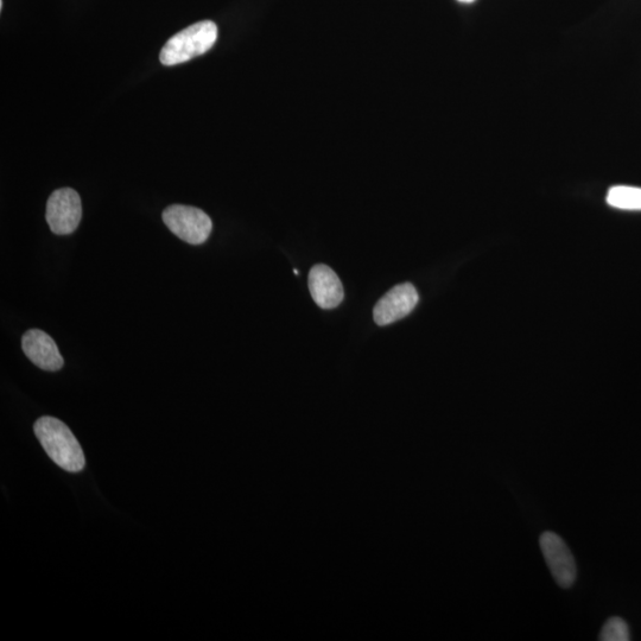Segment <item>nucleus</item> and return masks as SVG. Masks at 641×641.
I'll use <instances>...</instances> for the list:
<instances>
[{"label":"nucleus","mask_w":641,"mask_h":641,"mask_svg":"<svg viewBox=\"0 0 641 641\" xmlns=\"http://www.w3.org/2000/svg\"><path fill=\"white\" fill-rule=\"evenodd\" d=\"M34 430L38 441L57 466L71 473L85 468L84 450L65 423L55 417H41Z\"/></svg>","instance_id":"obj_1"},{"label":"nucleus","mask_w":641,"mask_h":641,"mask_svg":"<svg viewBox=\"0 0 641 641\" xmlns=\"http://www.w3.org/2000/svg\"><path fill=\"white\" fill-rule=\"evenodd\" d=\"M218 27L212 21L190 25L165 43L160 60L164 66H176L206 54L217 42Z\"/></svg>","instance_id":"obj_2"},{"label":"nucleus","mask_w":641,"mask_h":641,"mask_svg":"<svg viewBox=\"0 0 641 641\" xmlns=\"http://www.w3.org/2000/svg\"><path fill=\"white\" fill-rule=\"evenodd\" d=\"M163 221L176 237L190 245L206 243L213 230L211 218L196 207L169 206L163 212Z\"/></svg>","instance_id":"obj_3"},{"label":"nucleus","mask_w":641,"mask_h":641,"mask_svg":"<svg viewBox=\"0 0 641 641\" xmlns=\"http://www.w3.org/2000/svg\"><path fill=\"white\" fill-rule=\"evenodd\" d=\"M82 218V205L78 193L72 188H61L50 195L46 219L50 230L57 236L75 232Z\"/></svg>","instance_id":"obj_4"},{"label":"nucleus","mask_w":641,"mask_h":641,"mask_svg":"<svg viewBox=\"0 0 641 641\" xmlns=\"http://www.w3.org/2000/svg\"><path fill=\"white\" fill-rule=\"evenodd\" d=\"M539 545L557 585L564 589L573 587L577 569L575 558L566 542L555 532L547 531L539 538Z\"/></svg>","instance_id":"obj_5"},{"label":"nucleus","mask_w":641,"mask_h":641,"mask_svg":"<svg viewBox=\"0 0 641 641\" xmlns=\"http://www.w3.org/2000/svg\"><path fill=\"white\" fill-rule=\"evenodd\" d=\"M417 290L411 283H403L392 288L377 302L373 310L374 321L378 326H389L408 316L417 306Z\"/></svg>","instance_id":"obj_6"},{"label":"nucleus","mask_w":641,"mask_h":641,"mask_svg":"<svg viewBox=\"0 0 641 641\" xmlns=\"http://www.w3.org/2000/svg\"><path fill=\"white\" fill-rule=\"evenodd\" d=\"M22 348L31 363L44 371H59L65 364L56 342L43 330H28L23 335Z\"/></svg>","instance_id":"obj_7"},{"label":"nucleus","mask_w":641,"mask_h":641,"mask_svg":"<svg viewBox=\"0 0 641 641\" xmlns=\"http://www.w3.org/2000/svg\"><path fill=\"white\" fill-rule=\"evenodd\" d=\"M308 285L313 300L322 309H334L344 301L340 278L325 264H317L310 270Z\"/></svg>","instance_id":"obj_8"},{"label":"nucleus","mask_w":641,"mask_h":641,"mask_svg":"<svg viewBox=\"0 0 641 641\" xmlns=\"http://www.w3.org/2000/svg\"><path fill=\"white\" fill-rule=\"evenodd\" d=\"M607 202L623 211H641V188L615 186L609 189Z\"/></svg>","instance_id":"obj_9"},{"label":"nucleus","mask_w":641,"mask_h":641,"mask_svg":"<svg viewBox=\"0 0 641 641\" xmlns=\"http://www.w3.org/2000/svg\"><path fill=\"white\" fill-rule=\"evenodd\" d=\"M630 639V628L625 620L618 617L607 620L600 633L601 641H628Z\"/></svg>","instance_id":"obj_10"},{"label":"nucleus","mask_w":641,"mask_h":641,"mask_svg":"<svg viewBox=\"0 0 641 641\" xmlns=\"http://www.w3.org/2000/svg\"><path fill=\"white\" fill-rule=\"evenodd\" d=\"M460 3H466V4H471L474 3L475 0H459Z\"/></svg>","instance_id":"obj_11"}]
</instances>
